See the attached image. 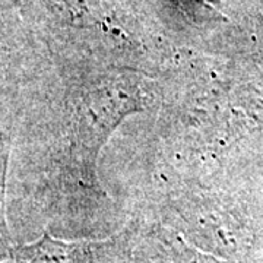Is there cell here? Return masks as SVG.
<instances>
[{
  "label": "cell",
  "instance_id": "1",
  "mask_svg": "<svg viewBox=\"0 0 263 263\" xmlns=\"http://www.w3.org/2000/svg\"><path fill=\"white\" fill-rule=\"evenodd\" d=\"M138 263H221L184 243L180 237L161 234L151 238Z\"/></svg>",
  "mask_w": 263,
  "mask_h": 263
},
{
  "label": "cell",
  "instance_id": "2",
  "mask_svg": "<svg viewBox=\"0 0 263 263\" xmlns=\"http://www.w3.org/2000/svg\"><path fill=\"white\" fill-rule=\"evenodd\" d=\"M12 136L8 132H0V260L5 259L13 247L8 218H6V189L9 173Z\"/></svg>",
  "mask_w": 263,
  "mask_h": 263
},
{
  "label": "cell",
  "instance_id": "3",
  "mask_svg": "<svg viewBox=\"0 0 263 263\" xmlns=\"http://www.w3.org/2000/svg\"><path fill=\"white\" fill-rule=\"evenodd\" d=\"M3 75H5V70H3V67H2V63H0V82L5 79V78H3Z\"/></svg>",
  "mask_w": 263,
  "mask_h": 263
}]
</instances>
